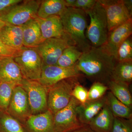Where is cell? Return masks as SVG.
Here are the masks:
<instances>
[{
	"label": "cell",
	"instance_id": "cell-32",
	"mask_svg": "<svg viewBox=\"0 0 132 132\" xmlns=\"http://www.w3.org/2000/svg\"><path fill=\"white\" fill-rule=\"evenodd\" d=\"M21 49L12 47L0 41V59L6 58H14L19 54Z\"/></svg>",
	"mask_w": 132,
	"mask_h": 132
},
{
	"label": "cell",
	"instance_id": "cell-29",
	"mask_svg": "<svg viewBox=\"0 0 132 132\" xmlns=\"http://www.w3.org/2000/svg\"><path fill=\"white\" fill-rule=\"evenodd\" d=\"M109 90L107 85L99 82H93L88 91L87 101H94L101 98Z\"/></svg>",
	"mask_w": 132,
	"mask_h": 132
},
{
	"label": "cell",
	"instance_id": "cell-37",
	"mask_svg": "<svg viewBox=\"0 0 132 132\" xmlns=\"http://www.w3.org/2000/svg\"><path fill=\"white\" fill-rule=\"evenodd\" d=\"M76 0H65V5L67 7H74Z\"/></svg>",
	"mask_w": 132,
	"mask_h": 132
},
{
	"label": "cell",
	"instance_id": "cell-1",
	"mask_svg": "<svg viewBox=\"0 0 132 132\" xmlns=\"http://www.w3.org/2000/svg\"><path fill=\"white\" fill-rule=\"evenodd\" d=\"M116 61L114 57L101 47L91 46L83 52L76 63L81 73L90 80L107 86Z\"/></svg>",
	"mask_w": 132,
	"mask_h": 132
},
{
	"label": "cell",
	"instance_id": "cell-31",
	"mask_svg": "<svg viewBox=\"0 0 132 132\" xmlns=\"http://www.w3.org/2000/svg\"><path fill=\"white\" fill-rule=\"evenodd\" d=\"M88 91L79 83L74 88L72 92V97L78 100L80 104H85L87 101Z\"/></svg>",
	"mask_w": 132,
	"mask_h": 132
},
{
	"label": "cell",
	"instance_id": "cell-2",
	"mask_svg": "<svg viewBox=\"0 0 132 132\" xmlns=\"http://www.w3.org/2000/svg\"><path fill=\"white\" fill-rule=\"evenodd\" d=\"M86 13L74 7H67L60 15L65 34L72 45L82 53L92 46L85 35L87 24Z\"/></svg>",
	"mask_w": 132,
	"mask_h": 132
},
{
	"label": "cell",
	"instance_id": "cell-10",
	"mask_svg": "<svg viewBox=\"0 0 132 132\" xmlns=\"http://www.w3.org/2000/svg\"><path fill=\"white\" fill-rule=\"evenodd\" d=\"M105 12L109 32L132 19L124 0H98Z\"/></svg>",
	"mask_w": 132,
	"mask_h": 132
},
{
	"label": "cell",
	"instance_id": "cell-33",
	"mask_svg": "<svg viewBox=\"0 0 132 132\" xmlns=\"http://www.w3.org/2000/svg\"><path fill=\"white\" fill-rule=\"evenodd\" d=\"M97 1V0H76L74 8L86 12L93 8Z\"/></svg>",
	"mask_w": 132,
	"mask_h": 132
},
{
	"label": "cell",
	"instance_id": "cell-16",
	"mask_svg": "<svg viewBox=\"0 0 132 132\" xmlns=\"http://www.w3.org/2000/svg\"><path fill=\"white\" fill-rule=\"evenodd\" d=\"M23 79L20 70L13 58L0 59V82L21 86Z\"/></svg>",
	"mask_w": 132,
	"mask_h": 132
},
{
	"label": "cell",
	"instance_id": "cell-13",
	"mask_svg": "<svg viewBox=\"0 0 132 132\" xmlns=\"http://www.w3.org/2000/svg\"><path fill=\"white\" fill-rule=\"evenodd\" d=\"M132 34V19L109 32L105 43L100 47L115 59L119 47Z\"/></svg>",
	"mask_w": 132,
	"mask_h": 132
},
{
	"label": "cell",
	"instance_id": "cell-12",
	"mask_svg": "<svg viewBox=\"0 0 132 132\" xmlns=\"http://www.w3.org/2000/svg\"><path fill=\"white\" fill-rule=\"evenodd\" d=\"M7 112L22 125L31 115L27 95L21 86H16L13 90Z\"/></svg>",
	"mask_w": 132,
	"mask_h": 132
},
{
	"label": "cell",
	"instance_id": "cell-26",
	"mask_svg": "<svg viewBox=\"0 0 132 132\" xmlns=\"http://www.w3.org/2000/svg\"><path fill=\"white\" fill-rule=\"evenodd\" d=\"M0 132H26L23 125L7 112L0 111Z\"/></svg>",
	"mask_w": 132,
	"mask_h": 132
},
{
	"label": "cell",
	"instance_id": "cell-36",
	"mask_svg": "<svg viewBox=\"0 0 132 132\" xmlns=\"http://www.w3.org/2000/svg\"><path fill=\"white\" fill-rule=\"evenodd\" d=\"M124 3L130 14L132 15V0H124Z\"/></svg>",
	"mask_w": 132,
	"mask_h": 132
},
{
	"label": "cell",
	"instance_id": "cell-11",
	"mask_svg": "<svg viewBox=\"0 0 132 132\" xmlns=\"http://www.w3.org/2000/svg\"><path fill=\"white\" fill-rule=\"evenodd\" d=\"M82 75L76 64L68 68L62 67L57 65H43L40 78L38 81L48 88L63 80L76 77L80 78Z\"/></svg>",
	"mask_w": 132,
	"mask_h": 132
},
{
	"label": "cell",
	"instance_id": "cell-27",
	"mask_svg": "<svg viewBox=\"0 0 132 132\" xmlns=\"http://www.w3.org/2000/svg\"><path fill=\"white\" fill-rule=\"evenodd\" d=\"M16 86L13 83L0 82V111L7 112L13 90Z\"/></svg>",
	"mask_w": 132,
	"mask_h": 132
},
{
	"label": "cell",
	"instance_id": "cell-18",
	"mask_svg": "<svg viewBox=\"0 0 132 132\" xmlns=\"http://www.w3.org/2000/svg\"><path fill=\"white\" fill-rule=\"evenodd\" d=\"M23 46L28 48H36L43 42L40 28L35 19L22 26Z\"/></svg>",
	"mask_w": 132,
	"mask_h": 132
},
{
	"label": "cell",
	"instance_id": "cell-34",
	"mask_svg": "<svg viewBox=\"0 0 132 132\" xmlns=\"http://www.w3.org/2000/svg\"><path fill=\"white\" fill-rule=\"evenodd\" d=\"M22 1L21 0H0V12Z\"/></svg>",
	"mask_w": 132,
	"mask_h": 132
},
{
	"label": "cell",
	"instance_id": "cell-5",
	"mask_svg": "<svg viewBox=\"0 0 132 132\" xmlns=\"http://www.w3.org/2000/svg\"><path fill=\"white\" fill-rule=\"evenodd\" d=\"M80 78H68L47 88L48 110L54 114L68 105Z\"/></svg>",
	"mask_w": 132,
	"mask_h": 132
},
{
	"label": "cell",
	"instance_id": "cell-30",
	"mask_svg": "<svg viewBox=\"0 0 132 132\" xmlns=\"http://www.w3.org/2000/svg\"><path fill=\"white\" fill-rule=\"evenodd\" d=\"M132 119L114 117L112 132H132Z\"/></svg>",
	"mask_w": 132,
	"mask_h": 132
},
{
	"label": "cell",
	"instance_id": "cell-17",
	"mask_svg": "<svg viewBox=\"0 0 132 132\" xmlns=\"http://www.w3.org/2000/svg\"><path fill=\"white\" fill-rule=\"evenodd\" d=\"M106 104V95L101 98L94 101H87L80 104L77 108L78 119L82 125H89L90 122L101 111Z\"/></svg>",
	"mask_w": 132,
	"mask_h": 132
},
{
	"label": "cell",
	"instance_id": "cell-23",
	"mask_svg": "<svg viewBox=\"0 0 132 132\" xmlns=\"http://www.w3.org/2000/svg\"><path fill=\"white\" fill-rule=\"evenodd\" d=\"M129 86L126 83L112 80L110 81L107 85L110 92L116 98L132 109V98Z\"/></svg>",
	"mask_w": 132,
	"mask_h": 132
},
{
	"label": "cell",
	"instance_id": "cell-9",
	"mask_svg": "<svg viewBox=\"0 0 132 132\" xmlns=\"http://www.w3.org/2000/svg\"><path fill=\"white\" fill-rule=\"evenodd\" d=\"M73 45L67 37L50 38L35 48L42 60L43 65H56L64 50Z\"/></svg>",
	"mask_w": 132,
	"mask_h": 132
},
{
	"label": "cell",
	"instance_id": "cell-28",
	"mask_svg": "<svg viewBox=\"0 0 132 132\" xmlns=\"http://www.w3.org/2000/svg\"><path fill=\"white\" fill-rule=\"evenodd\" d=\"M115 60L117 62L132 61V41L131 36L118 48Z\"/></svg>",
	"mask_w": 132,
	"mask_h": 132
},
{
	"label": "cell",
	"instance_id": "cell-15",
	"mask_svg": "<svg viewBox=\"0 0 132 132\" xmlns=\"http://www.w3.org/2000/svg\"><path fill=\"white\" fill-rule=\"evenodd\" d=\"M35 19L40 28L43 41L50 38L67 37L64 33L60 16H51L44 19L37 16Z\"/></svg>",
	"mask_w": 132,
	"mask_h": 132
},
{
	"label": "cell",
	"instance_id": "cell-35",
	"mask_svg": "<svg viewBox=\"0 0 132 132\" xmlns=\"http://www.w3.org/2000/svg\"><path fill=\"white\" fill-rule=\"evenodd\" d=\"M70 132H95L88 125H83Z\"/></svg>",
	"mask_w": 132,
	"mask_h": 132
},
{
	"label": "cell",
	"instance_id": "cell-21",
	"mask_svg": "<svg viewBox=\"0 0 132 132\" xmlns=\"http://www.w3.org/2000/svg\"><path fill=\"white\" fill-rule=\"evenodd\" d=\"M66 8L65 0L42 1L37 16L44 19L51 16H60Z\"/></svg>",
	"mask_w": 132,
	"mask_h": 132
},
{
	"label": "cell",
	"instance_id": "cell-8",
	"mask_svg": "<svg viewBox=\"0 0 132 132\" xmlns=\"http://www.w3.org/2000/svg\"><path fill=\"white\" fill-rule=\"evenodd\" d=\"M80 104L72 97L67 106L54 114V132H70L83 125L77 115V107Z\"/></svg>",
	"mask_w": 132,
	"mask_h": 132
},
{
	"label": "cell",
	"instance_id": "cell-7",
	"mask_svg": "<svg viewBox=\"0 0 132 132\" xmlns=\"http://www.w3.org/2000/svg\"><path fill=\"white\" fill-rule=\"evenodd\" d=\"M21 86L27 95L31 114H38L47 111V88L38 81L24 78Z\"/></svg>",
	"mask_w": 132,
	"mask_h": 132
},
{
	"label": "cell",
	"instance_id": "cell-3",
	"mask_svg": "<svg viewBox=\"0 0 132 132\" xmlns=\"http://www.w3.org/2000/svg\"><path fill=\"white\" fill-rule=\"evenodd\" d=\"M90 18L86 36L92 46L99 47L106 42L109 35L108 26L105 10L97 0L92 9L85 12Z\"/></svg>",
	"mask_w": 132,
	"mask_h": 132
},
{
	"label": "cell",
	"instance_id": "cell-22",
	"mask_svg": "<svg viewBox=\"0 0 132 132\" xmlns=\"http://www.w3.org/2000/svg\"><path fill=\"white\" fill-rule=\"evenodd\" d=\"M111 80L130 85L132 81V61L116 62Z\"/></svg>",
	"mask_w": 132,
	"mask_h": 132
},
{
	"label": "cell",
	"instance_id": "cell-25",
	"mask_svg": "<svg viewBox=\"0 0 132 132\" xmlns=\"http://www.w3.org/2000/svg\"><path fill=\"white\" fill-rule=\"evenodd\" d=\"M82 54L77 47L71 45L64 50L56 65L65 68L72 67L77 63Z\"/></svg>",
	"mask_w": 132,
	"mask_h": 132
},
{
	"label": "cell",
	"instance_id": "cell-4",
	"mask_svg": "<svg viewBox=\"0 0 132 132\" xmlns=\"http://www.w3.org/2000/svg\"><path fill=\"white\" fill-rule=\"evenodd\" d=\"M42 1H22L0 12V20L6 25L22 26L37 17Z\"/></svg>",
	"mask_w": 132,
	"mask_h": 132
},
{
	"label": "cell",
	"instance_id": "cell-24",
	"mask_svg": "<svg viewBox=\"0 0 132 132\" xmlns=\"http://www.w3.org/2000/svg\"><path fill=\"white\" fill-rule=\"evenodd\" d=\"M106 97V104L114 117L132 119L131 109L121 102L110 92L107 93Z\"/></svg>",
	"mask_w": 132,
	"mask_h": 132
},
{
	"label": "cell",
	"instance_id": "cell-6",
	"mask_svg": "<svg viewBox=\"0 0 132 132\" xmlns=\"http://www.w3.org/2000/svg\"><path fill=\"white\" fill-rule=\"evenodd\" d=\"M14 60L19 67L23 78L31 80L40 79L42 61L35 48L23 47Z\"/></svg>",
	"mask_w": 132,
	"mask_h": 132
},
{
	"label": "cell",
	"instance_id": "cell-19",
	"mask_svg": "<svg viewBox=\"0 0 132 132\" xmlns=\"http://www.w3.org/2000/svg\"><path fill=\"white\" fill-rule=\"evenodd\" d=\"M0 41L12 47L21 49L24 47L22 26L5 24L0 30Z\"/></svg>",
	"mask_w": 132,
	"mask_h": 132
},
{
	"label": "cell",
	"instance_id": "cell-20",
	"mask_svg": "<svg viewBox=\"0 0 132 132\" xmlns=\"http://www.w3.org/2000/svg\"><path fill=\"white\" fill-rule=\"evenodd\" d=\"M114 118V116L106 103L88 125L95 132H112Z\"/></svg>",
	"mask_w": 132,
	"mask_h": 132
},
{
	"label": "cell",
	"instance_id": "cell-38",
	"mask_svg": "<svg viewBox=\"0 0 132 132\" xmlns=\"http://www.w3.org/2000/svg\"><path fill=\"white\" fill-rule=\"evenodd\" d=\"M5 22H3V21H2L0 20V30H1V28H2L3 27L5 26Z\"/></svg>",
	"mask_w": 132,
	"mask_h": 132
},
{
	"label": "cell",
	"instance_id": "cell-14",
	"mask_svg": "<svg viewBox=\"0 0 132 132\" xmlns=\"http://www.w3.org/2000/svg\"><path fill=\"white\" fill-rule=\"evenodd\" d=\"M54 114L47 111L36 114H31L24 123L28 132H54Z\"/></svg>",
	"mask_w": 132,
	"mask_h": 132
}]
</instances>
